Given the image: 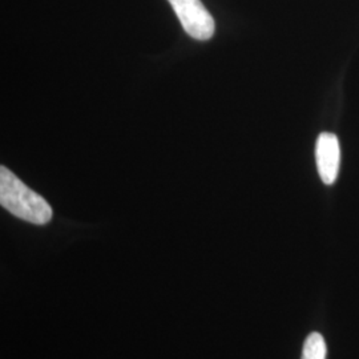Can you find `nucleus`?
Here are the masks:
<instances>
[{"instance_id":"1","label":"nucleus","mask_w":359,"mask_h":359,"mask_svg":"<svg viewBox=\"0 0 359 359\" xmlns=\"http://www.w3.org/2000/svg\"><path fill=\"white\" fill-rule=\"evenodd\" d=\"M0 205L35 225H46L52 219L51 205L4 165L0 167Z\"/></svg>"},{"instance_id":"2","label":"nucleus","mask_w":359,"mask_h":359,"mask_svg":"<svg viewBox=\"0 0 359 359\" xmlns=\"http://www.w3.org/2000/svg\"><path fill=\"white\" fill-rule=\"evenodd\" d=\"M179 18L184 31L196 40H209L216 25L201 0H168Z\"/></svg>"},{"instance_id":"3","label":"nucleus","mask_w":359,"mask_h":359,"mask_svg":"<svg viewBox=\"0 0 359 359\" xmlns=\"http://www.w3.org/2000/svg\"><path fill=\"white\" fill-rule=\"evenodd\" d=\"M317 167L320 176L326 185H332L338 177L339 163H341V149L339 142L333 133H321L317 147H316Z\"/></svg>"},{"instance_id":"4","label":"nucleus","mask_w":359,"mask_h":359,"mask_svg":"<svg viewBox=\"0 0 359 359\" xmlns=\"http://www.w3.org/2000/svg\"><path fill=\"white\" fill-rule=\"evenodd\" d=\"M326 355H327V347L322 334L317 332L309 334L304 344L301 359H326Z\"/></svg>"}]
</instances>
